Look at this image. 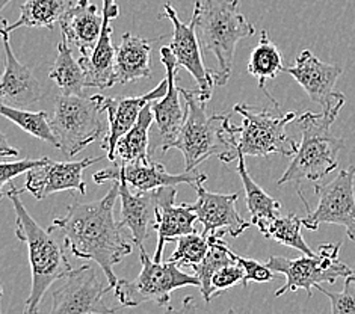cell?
Segmentation results:
<instances>
[{
  "label": "cell",
  "instance_id": "cell-14",
  "mask_svg": "<svg viewBox=\"0 0 355 314\" xmlns=\"http://www.w3.org/2000/svg\"><path fill=\"white\" fill-rule=\"evenodd\" d=\"M97 184H103L106 182H116L124 178L133 189L137 191H155L165 186H175L182 183H188L196 188L198 183H205L207 180L206 174L196 171H184L183 174H170V171L162 165L150 160L147 164H118L114 162L112 168L103 169L92 175Z\"/></svg>",
  "mask_w": 355,
  "mask_h": 314
},
{
  "label": "cell",
  "instance_id": "cell-12",
  "mask_svg": "<svg viewBox=\"0 0 355 314\" xmlns=\"http://www.w3.org/2000/svg\"><path fill=\"white\" fill-rule=\"evenodd\" d=\"M109 290L114 288L101 284L96 269L91 265H83L61 279V284L52 293L50 313H115L118 308L107 307L103 302V296Z\"/></svg>",
  "mask_w": 355,
  "mask_h": 314
},
{
  "label": "cell",
  "instance_id": "cell-29",
  "mask_svg": "<svg viewBox=\"0 0 355 314\" xmlns=\"http://www.w3.org/2000/svg\"><path fill=\"white\" fill-rule=\"evenodd\" d=\"M247 70L259 80V88L268 96L270 103H277L274 97L268 92L265 83L266 80L275 79L278 74L283 73L284 65L280 50L270 41L268 30H261L259 44L256 46V49H252L250 55Z\"/></svg>",
  "mask_w": 355,
  "mask_h": 314
},
{
  "label": "cell",
  "instance_id": "cell-30",
  "mask_svg": "<svg viewBox=\"0 0 355 314\" xmlns=\"http://www.w3.org/2000/svg\"><path fill=\"white\" fill-rule=\"evenodd\" d=\"M227 232H216L209 234V242L210 248L206 259L202 260L200 265L193 266V274H196L200 279V292L202 295V299L205 302H210L215 296L214 288H212V278L218 272L219 269L225 265H230V263L236 261L234 259V251L230 250L223 236H225Z\"/></svg>",
  "mask_w": 355,
  "mask_h": 314
},
{
  "label": "cell",
  "instance_id": "cell-32",
  "mask_svg": "<svg viewBox=\"0 0 355 314\" xmlns=\"http://www.w3.org/2000/svg\"><path fill=\"white\" fill-rule=\"evenodd\" d=\"M302 227H304L302 219L298 215L295 213H289L284 216L278 215L272 223L269 224L263 236L268 237V239H275L278 243L289 246V248L298 250L300 252L306 254V256H313L315 252H313V250L302 237V233H301Z\"/></svg>",
  "mask_w": 355,
  "mask_h": 314
},
{
  "label": "cell",
  "instance_id": "cell-17",
  "mask_svg": "<svg viewBox=\"0 0 355 314\" xmlns=\"http://www.w3.org/2000/svg\"><path fill=\"white\" fill-rule=\"evenodd\" d=\"M168 91V79L160 82L155 89L144 96L138 97H101V106L103 110L107 114V121H109V129L105 134L103 141H101V148L107 152L109 160H115V150L116 143L120 141L125 133H128L135 123L138 121V118L142 112V109L146 107L148 103L159 98H164Z\"/></svg>",
  "mask_w": 355,
  "mask_h": 314
},
{
  "label": "cell",
  "instance_id": "cell-10",
  "mask_svg": "<svg viewBox=\"0 0 355 314\" xmlns=\"http://www.w3.org/2000/svg\"><path fill=\"white\" fill-rule=\"evenodd\" d=\"M355 166H349L337 174L333 182L327 184H316L318 206L315 210L309 207L301 189L300 198L307 210V216L302 219L304 227L310 232H316L322 224L342 225L349 239L355 242Z\"/></svg>",
  "mask_w": 355,
  "mask_h": 314
},
{
  "label": "cell",
  "instance_id": "cell-1",
  "mask_svg": "<svg viewBox=\"0 0 355 314\" xmlns=\"http://www.w3.org/2000/svg\"><path fill=\"white\" fill-rule=\"evenodd\" d=\"M118 197L120 182L116 180L103 198L92 202H74L67 209V215L56 218L49 228L64 237V243L73 256L96 261L112 288L118 283L114 266L132 252V245L123 234V227L114 218Z\"/></svg>",
  "mask_w": 355,
  "mask_h": 314
},
{
  "label": "cell",
  "instance_id": "cell-7",
  "mask_svg": "<svg viewBox=\"0 0 355 314\" xmlns=\"http://www.w3.org/2000/svg\"><path fill=\"white\" fill-rule=\"evenodd\" d=\"M103 96H65L55 100V110L50 118L58 150L65 156L74 157L92 142L105 137L106 124L103 121Z\"/></svg>",
  "mask_w": 355,
  "mask_h": 314
},
{
  "label": "cell",
  "instance_id": "cell-16",
  "mask_svg": "<svg viewBox=\"0 0 355 314\" xmlns=\"http://www.w3.org/2000/svg\"><path fill=\"white\" fill-rule=\"evenodd\" d=\"M105 157H88L78 162H56L47 159L44 165L33 168L26 177V189L37 200H44L50 195L62 191H78L87 193V184L83 180V171Z\"/></svg>",
  "mask_w": 355,
  "mask_h": 314
},
{
  "label": "cell",
  "instance_id": "cell-39",
  "mask_svg": "<svg viewBox=\"0 0 355 314\" xmlns=\"http://www.w3.org/2000/svg\"><path fill=\"white\" fill-rule=\"evenodd\" d=\"M8 2H10V0H2V3H0V10H2V11H3V10H5V6H6V3H8Z\"/></svg>",
  "mask_w": 355,
  "mask_h": 314
},
{
  "label": "cell",
  "instance_id": "cell-9",
  "mask_svg": "<svg viewBox=\"0 0 355 314\" xmlns=\"http://www.w3.org/2000/svg\"><path fill=\"white\" fill-rule=\"evenodd\" d=\"M340 248L342 243H324L313 256L304 254L300 259L270 256L266 265L277 274L286 277V284L275 292L277 298L287 292L298 290H306L310 298L313 288L319 284H334L337 278L352 275L355 270L339 260Z\"/></svg>",
  "mask_w": 355,
  "mask_h": 314
},
{
  "label": "cell",
  "instance_id": "cell-31",
  "mask_svg": "<svg viewBox=\"0 0 355 314\" xmlns=\"http://www.w3.org/2000/svg\"><path fill=\"white\" fill-rule=\"evenodd\" d=\"M0 114L14 124L19 125L21 130L28 132L37 139L44 141L52 147L58 148V141L55 137L52 123H50V118L44 110H41V112H29V110H23L21 107L2 105V107H0Z\"/></svg>",
  "mask_w": 355,
  "mask_h": 314
},
{
  "label": "cell",
  "instance_id": "cell-27",
  "mask_svg": "<svg viewBox=\"0 0 355 314\" xmlns=\"http://www.w3.org/2000/svg\"><path fill=\"white\" fill-rule=\"evenodd\" d=\"M153 103V101H151ZM148 103L132 129L118 141L115 150V160L118 164H147L151 160L148 151V132L155 121V114Z\"/></svg>",
  "mask_w": 355,
  "mask_h": 314
},
{
  "label": "cell",
  "instance_id": "cell-18",
  "mask_svg": "<svg viewBox=\"0 0 355 314\" xmlns=\"http://www.w3.org/2000/svg\"><path fill=\"white\" fill-rule=\"evenodd\" d=\"M120 198H121V213H120V225L128 227L135 245L139 251L144 248V242L147 241L148 232L155 230L156 211L160 201L165 198V195L170 189V186L159 188L155 191H138L132 193L129 189V183L120 178Z\"/></svg>",
  "mask_w": 355,
  "mask_h": 314
},
{
  "label": "cell",
  "instance_id": "cell-22",
  "mask_svg": "<svg viewBox=\"0 0 355 314\" xmlns=\"http://www.w3.org/2000/svg\"><path fill=\"white\" fill-rule=\"evenodd\" d=\"M101 24L103 11L100 12L98 6L89 3V0H78L62 17L59 26L70 46L79 49L80 55H89L100 38Z\"/></svg>",
  "mask_w": 355,
  "mask_h": 314
},
{
  "label": "cell",
  "instance_id": "cell-34",
  "mask_svg": "<svg viewBox=\"0 0 355 314\" xmlns=\"http://www.w3.org/2000/svg\"><path fill=\"white\" fill-rule=\"evenodd\" d=\"M316 290L324 293L329 302H331L333 314H355V272L345 278V286L342 292H329L322 287V284H319Z\"/></svg>",
  "mask_w": 355,
  "mask_h": 314
},
{
  "label": "cell",
  "instance_id": "cell-11",
  "mask_svg": "<svg viewBox=\"0 0 355 314\" xmlns=\"http://www.w3.org/2000/svg\"><path fill=\"white\" fill-rule=\"evenodd\" d=\"M284 73L291 74L301 85L310 100L322 107L324 114L333 118L339 116L345 105V94L336 89L337 79L342 76L339 65L320 61L310 50H302L295 59V65L284 69Z\"/></svg>",
  "mask_w": 355,
  "mask_h": 314
},
{
  "label": "cell",
  "instance_id": "cell-15",
  "mask_svg": "<svg viewBox=\"0 0 355 314\" xmlns=\"http://www.w3.org/2000/svg\"><path fill=\"white\" fill-rule=\"evenodd\" d=\"M197 201L188 204L189 209L197 215L198 223L202 225V233L210 234L216 232H227L233 237H239L250 228L247 223L236 209V201L239 200V192L234 193H216L205 188V184L196 186Z\"/></svg>",
  "mask_w": 355,
  "mask_h": 314
},
{
  "label": "cell",
  "instance_id": "cell-20",
  "mask_svg": "<svg viewBox=\"0 0 355 314\" xmlns=\"http://www.w3.org/2000/svg\"><path fill=\"white\" fill-rule=\"evenodd\" d=\"M3 50H5V70L0 87L2 105L14 107H26L38 103L43 98V89L29 67L23 65L15 58L11 44L10 33L2 30Z\"/></svg>",
  "mask_w": 355,
  "mask_h": 314
},
{
  "label": "cell",
  "instance_id": "cell-35",
  "mask_svg": "<svg viewBox=\"0 0 355 314\" xmlns=\"http://www.w3.org/2000/svg\"><path fill=\"white\" fill-rule=\"evenodd\" d=\"M245 283V270L238 261H233L230 265H225L212 278V288L215 296L221 292L228 290L238 284L243 286Z\"/></svg>",
  "mask_w": 355,
  "mask_h": 314
},
{
  "label": "cell",
  "instance_id": "cell-4",
  "mask_svg": "<svg viewBox=\"0 0 355 314\" xmlns=\"http://www.w3.org/2000/svg\"><path fill=\"white\" fill-rule=\"evenodd\" d=\"M239 0H206L197 2L192 17L202 52L212 53L218 62L216 85L224 87L232 76L238 42L254 35V26L238 10Z\"/></svg>",
  "mask_w": 355,
  "mask_h": 314
},
{
  "label": "cell",
  "instance_id": "cell-3",
  "mask_svg": "<svg viewBox=\"0 0 355 314\" xmlns=\"http://www.w3.org/2000/svg\"><path fill=\"white\" fill-rule=\"evenodd\" d=\"M21 189L11 186L2 195L12 202L15 213V236L28 248L32 274V287L28 299L24 301V313H37L46 292L55 281L71 272L73 268L65 256L64 246L59 243L53 232H47L33 219L20 200Z\"/></svg>",
  "mask_w": 355,
  "mask_h": 314
},
{
  "label": "cell",
  "instance_id": "cell-37",
  "mask_svg": "<svg viewBox=\"0 0 355 314\" xmlns=\"http://www.w3.org/2000/svg\"><path fill=\"white\" fill-rule=\"evenodd\" d=\"M47 159L49 157L43 156L40 159H23L17 160V162H2V165H0V186H2V192L5 184L12 182L17 175L29 173L31 169L44 165Z\"/></svg>",
  "mask_w": 355,
  "mask_h": 314
},
{
  "label": "cell",
  "instance_id": "cell-25",
  "mask_svg": "<svg viewBox=\"0 0 355 314\" xmlns=\"http://www.w3.org/2000/svg\"><path fill=\"white\" fill-rule=\"evenodd\" d=\"M238 171L247 200V209L251 215V223L254 224L260 233L263 234L269 224L278 216L282 210V202L270 197V195L252 180L245 166V156L238 151Z\"/></svg>",
  "mask_w": 355,
  "mask_h": 314
},
{
  "label": "cell",
  "instance_id": "cell-24",
  "mask_svg": "<svg viewBox=\"0 0 355 314\" xmlns=\"http://www.w3.org/2000/svg\"><path fill=\"white\" fill-rule=\"evenodd\" d=\"M157 40H147L132 35L129 32L124 33L115 52L114 85H125L151 78V42Z\"/></svg>",
  "mask_w": 355,
  "mask_h": 314
},
{
  "label": "cell",
  "instance_id": "cell-23",
  "mask_svg": "<svg viewBox=\"0 0 355 314\" xmlns=\"http://www.w3.org/2000/svg\"><path fill=\"white\" fill-rule=\"evenodd\" d=\"M175 197L177 189L174 186H170L156 211L155 230L157 232V246L153 257L156 261H162L164 250L168 242H175L180 236L196 232V223L198 220L197 215L186 202L175 206Z\"/></svg>",
  "mask_w": 355,
  "mask_h": 314
},
{
  "label": "cell",
  "instance_id": "cell-13",
  "mask_svg": "<svg viewBox=\"0 0 355 314\" xmlns=\"http://www.w3.org/2000/svg\"><path fill=\"white\" fill-rule=\"evenodd\" d=\"M160 19H168L173 23L174 32L170 50L177 65H179V69L183 67L188 70L192 78L197 80L200 94L209 101L212 98L214 88L216 87V76L215 70H207L205 62H202V49L197 33L196 19L192 17L189 24L180 21L171 3H165Z\"/></svg>",
  "mask_w": 355,
  "mask_h": 314
},
{
  "label": "cell",
  "instance_id": "cell-33",
  "mask_svg": "<svg viewBox=\"0 0 355 314\" xmlns=\"http://www.w3.org/2000/svg\"><path fill=\"white\" fill-rule=\"evenodd\" d=\"M177 242V250L173 252V256L168 259L175 263L177 266H189L193 268L206 259L210 242L209 234L192 232L189 234L180 236Z\"/></svg>",
  "mask_w": 355,
  "mask_h": 314
},
{
  "label": "cell",
  "instance_id": "cell-5",
  "mask_svg": "<svg viewBox=\"0 0 355 314\" xmlns=\"http://www.w3.org/2000/svg\"><path fill=\"white\" fill-rule=\"evenodd\" d=\"M334 121L336 118L324 112H306L298 118L302 141L278 186L304 180L319 182L334 171L339 165V151L343 148V139L331 132Z\"/></svg>",
  "mask_w": 355,
  "mask_h": 314
},
{
  "label": "cell",
  "instance_id": "cell-36",
  "mask_svg": "<svg viewBox=\"0 0 355 314\" xmlns=\"http://www.w3.org/2000/svg\"><path fill=\"white\" fill-rule=\"evenodd\" d=\"M234 259L245 270V283L243 287H248L250 281L254 283H270L275 279V270L270 269L268 265H261L260 261L252 259H245L234 252Z\"/></svg>",
  "mask_w": 355,
  "mask_h": 314
},
{
  "label": "cell",
  "instance_id": "cell-21",
  "mask_svg": "<svg viewBox=\"0 0 355 314\" xmlns=\"http://www.w3.org/2000/svg\"><path fill=\"white\" fill-rule=\"evenodd\" d=\"M160 62L164 64L166 70L168 91L164 98L155 100L151 103V109H153L155 123L157 125L160 138H162V147H165L179 134L186 118V107L183 109L180 105V88H177L175 85L179 65L175 62L170 46H164L160 49Z\"/></svg>",
  "mask_w": 355,
  "mask_h": 314
},
{
  "label": "cell",
  "instance_id": "cell-28",
  "mask_svg": "<svg viewBox=\"0 0 355 314\" xmlns=\"http://www.w3.org/2000/svg\"><path fill=\"white\" fill-rule=\"evenodd\" d=\"M49 79H52L65 96H83V89L87 88L85 70L73 58L70 42L64 35L58 44V56L49 73Z\"/></svg>",
  "mask_w": 355,
  "mask_h": 314
},
{
  "label": "cell",
  "instance_id": "cell-6",
  "mask_svg": "<svg viewBox=\"0 0 355 314\" xmlns=\"http://www.w3.org/2000/svg\"><path fill=\"white\" fill-rule=\"evenodd\" d=\"M233 109L243 118L242 125H236V133L239 134L236 147L243 156L280 155L291 157L298 151V143L287 137L286 132L287 124L297 118L295 112L280 114L278 103H274L272 107L239 103Z\"/></svg>",
  "mask_w": 355,
  "mask_h": 314
},
{
  "label": "cell",
  "instance_id": "cell-19",
  "mask_svg": "<svg viewBox=\"0 0 355 314\" xmlns=\"http://www.w3.org/2000/svg\"><path fill=\"white\" fill-rule=\"evenodd\" d=\"M120 15L115 0H103V24L100 38L89 55H82L79 62L87 74V88L106 89L114 85L116 47L112 44V20Z\"/></svg>",
  "mask_w": 355,
  "mask_h": 314
},
{
  "label": "cell",
  "instance_id": "cell-26",
  "mask_svg": "<svg viewBox=\"0 0 355 314\" xmlns=\"http://www.w3.org/2000/svg\"><path fill=\"white\" fill-rule=\"evenodd\" d=\"M71 6L73 0H26L20 8L19 20L12 24L2 20V30L11 33L19 28L53 29Z\"/></svg>",
  "mask_w": 355,
  "mask_h": 314
},
{
  "label": "cell",
  "instance_id": "cell-8",
  "mask_svg": "<svg viewBox=\"0 0 355 314\" xmlns=\"http://www.w3.org/2000/svg\"><path fill=\"white\" fill-rule=\"evenodd\" d=\"M142 269L133 281L118 279L114 288L115 296L121 307H138L144 302H155L159 307L171 310V293L177 288L196 286L200 287V279L193 274H184L175 263L168 260L156 261L150 259L146 250L139 251Z\"/></svg>",
  "mask_w": 355,
  "mask_h": 314
},
{
  "label": "cell",
  "instance_id": "cell-38",
  "mask_svg": "<svg viewBox=\"0 0 355 314\" xmlns=\"http://www.w3.org/2000/svg\"><path fill=\"white\" fill-rule=\"evenodd\" d=\"M0 138H2V141H0V156H2V157L19 156V150L10 147V143H8V141H6L5 133L0 134Z\"/></svg>",
  "mask_w": 355,
  "mask_h": 314
},
{
  "label": "cell",
  "instance_id": "cell-2",
  "mask_svg": "<svg viewBox=\"0 0 355 314\" xmlns=\"http://www.w3.org/2000/svg\"><path fill=\"white\" fill-rule=\"evenodd\" d=\"M186 103V118L177 138L162 147V151L179 150L184 157V171H193L210 156H218L223 162L238 160V139L236 125L228 115H212L206 112L207 100L200 91L180 88Z\"/></svg>",
  "mask_w": 355,
  "mask_h": 314
}]
</instances>
